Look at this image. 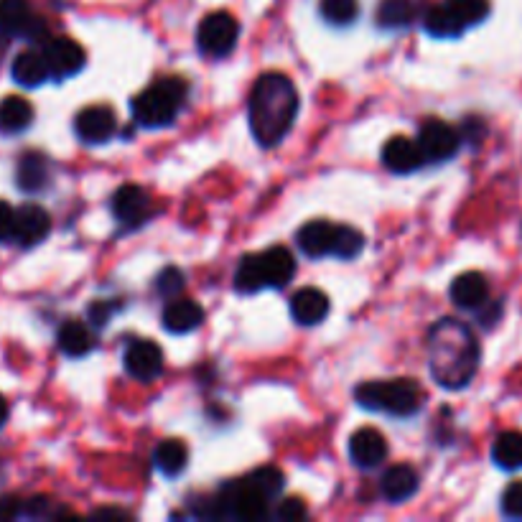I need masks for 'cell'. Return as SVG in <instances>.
Returning a JSON list of instances; mask_svg holds the SVG:
<instances>
[{
    "mask_svg": "<svg viewBox=\"0 0 522 522\" xmlns=\"http://www.w3.org/2000/svg\"><path fill=\"white\" fill-rule=\"evenodd\" d=\"M428 370L446 390L469 385L479 367V344L472 329L459 319H438L426 339Z\"/></svg>",
    "mask_w": 522,
    "mask_h": 522,
    "instance_id": "6da1fadb",
    "label": "cell"
},
{
    "mask_svg": "<svg viewBox=\"0 0 522 522\" xmlns=\"http://www.w3.org/2000/svg\"><path fill=\"white\" fill-rule=\"evenodd\" d=\"M298 90L293 79L281 72H268L255 82L250 92V130H253L255 141L265 148H273L283 141L296 123L298 115Z\"/></svg>",
    "mask_w": 522,
    "mask_h": 522,
    "instance_id": "7a4b0ae2",
    "label": "cell"
},
{
    "mask_svg": "<svg viewBox=\"0 0 522 522\" xmlns=\"http://www.w3.org/2000/svg\"><path fill=\"white\" fill-rule=\"evenodd\" d=\"M186 100V82L179 77H166L153 82L133 100V118L143 128H163L174 123Z\"/></svg>",
    "mask_w": 522,
    "mask_h": 522,
    "instance_id": "3957f363",
    "label": "cell"
},
{
    "mask_svg": "<svg viewBox=\"0 0 522 522\" xmlns=\"http://www.w3.org/2000/svg\"><path fill=\"white\" fill-rule=\"evenodd\" d=\"M357 403L367 410H382L390 416H413L423 403L421 385L410 377H395L388 382H365L357 388Z\"/></svg>",
    "mask_w": 522,
    "mask_h": 522,
    "instance_id": "277c9868",
    "label": "cell"
},
{
    "mask_svg": "<svg viewBox=\"0 0 522 522\" xmlns=\"http://www.w3.org/2000/svg\"><path fill=\"white\" fill-rule=\"evenodd\" d=\"M240 39V23L232 13L214 11L199 23L197 44L207 57H225L237 46Z\"/></svg>",
    "mask_w": 522,
    "mask_h": 522,
    "instance_id": "5b68a950",
    "label": "cell"
},
{
    "mask_svg": "<svg viewBox=\"0 0 522 522\" xmlns=\"http://www.w3.org/2000/svg\"><path fill=\"white\" fill-rule=\"evenodd\" d=\"M418 146H421L426 161H446L459 151L461 135L454 125L433 118L426 120L418 130Z\"/></svg>",
    "mask_w": 522,
    "mask_h": 522,
    "instance_id": "8992f818",
    "label": "cell"
},
{
    "mask_svg": "<svg viewBox=\"0 0 522 522\" xmlns=\"http://www.w3.org/2000/svg\"><path fill=\"white\" fill-rule=\"evenodd\" d=\"M115 128H118L115 113L105 105L85 107V110H79L77 118H74V133L79 135V141L90 143V146L110 141L115 135Z\"/></svg>",
    "mask_w": 522,
    "mask_h": 522,
    "instance_id": "52a82bcc",
    "label": "cell"
},
{
    "mask_svg": "<svg viewBox=\"0 0 522 522\" xmlns=\"http://www.w3.org/2000/svg\"><path fill=\"white\" fill-rule=\"evenodd\" d=\"M125 370L141 382H153L163 372V352L151 339H135L125 349Z\"/></svg>",
    "mask_w": 522,
    "mask_h": 522,
    "instance_id": "ba28073f",
    "label": "cell"
},
{
    "mask_svg": "<svg viewBox=\"0 0 522 522\" xmlns=\"http://www.w3.org/2000/svg\"><path fill=\"white\" fill-rule=\"evenodd\" d=\"M0 31L8 36L39 39L44 23L31 11L29 0H0Z\"/></svg>",
    "mask_w": 522,
    "mask_h": 522,
    "instance_id": "9c48e42d",
    "label": "cell"
},
{
    "mask_svg": "<svg viewBox=\"0 0 522 522\" xmlns=\"http://www.w3.org/2000/svg\"><path fill=\"white\" fill-rule=\"evenodd\" d=\"M44 57L46 62H49V69L54 77H72V74H77L87 62L85 49H82L77 41L67 39V36L46 41Z\"/></svg>",
    "mask_w": 522,
    "mask_h": 522,
    "instance_id": "30bf717a",
    "label": "cell"
},
{
    "mask_svg": "<svg viewBox=\"0 0 522 522\" xmlns=\"http://www.w3.org/2000/svg\"><path fill=\"white\" fill-rule=\"evenodd\" d=\"M51 230V217L39 204H23L16 212V227H13V240L23 247H34L46 240Z\"/></svg>",
    "mask_w": 522,
    "mask_h": 522,
    "instance_id": "8fae6325",
    "label": "cell"
},
{
    "mask_svg": "<svg viewBox=\"0 0 522 522\" xmlns=\"http://www.w3.org/2000/svg\"><path fill=\"white\" fill-rule=\"evenodd\" d=\"M113 214L123 225H141L143 219L151 214V197H148V191L138 184L120 186L113 194Z\"/></svg>",
    "mask_w": 522,
    "mask_h": 522,
    "instance_id": "7c38bea8",
    "label": "cell"
},
{
    "mask_svg": "<svg viewBox=\"0 0 522 522\" xmlns=\"http://www.w3.org/2000/svg\"><path fill=\"white\" fill-rule=\"evenodd\" d=\"M423 161H426V156H423L418 141H410L405 135H395L382 148V163L393 174H413V171L421 169Z\"/></svg>",
    "mask_w": 522,
    "mask_h": 522,
    "instance_id": "4fadbf2b",
    "label": "cell"
},
{
    "mask_svg": "<svg viewBox=\"0 0 522 522\" xmlns=\"http://www.w3.org/2000/svg\"><path fill=\"white\" fill-rule=\"evenodd\" d=\"M349 456L357 466H377L388 456V441L377 428H360L349 438Z\"/></svg>",
    "mask_w": 522,
    "mask_h": 522,
    "instance_id": "5bb4252c",
    "label": "cell"
},
{
    "mask_svg": "<svg viewBox=\"0 0 522 522\" xmlns=\"http://www.w3.org/2000/svg\"><path fill=\"white\" fill-rule=\"evenodd\" d=\"M298 247L304 250L309 258H324V255H334V240H337V225L326 222V219H314L306 222L296 235Z\"/></svg>",
    "mask_w": 522,
    "mask_h": 522,
    "instance_id": "9a60e30c",
    "label": "cell"
},
{
    "mask_svg": "<svg viewBox=\"0 0 522 522\" xmlns=\"http://www.w3.org/2000/svg\"><path fill=\"white\" fill-rule=\"evenodd\" d=\"M291 314L298 324L314 326L321 324L329 314V296L319 288H301L291 298Z\"/></svg>",
    "mask_w": 522,
    "mask_h": 522,
    "instance_id": "2e32d148",
    "label": "cell"
},
{
    "mask_svg": "<svg viewBox=\"0 0 522 522\" xmlns=\"http://www.w3.org/2000/svg\"><path fill=\"white\" fill-rule=\"evenodd\" d=\"M204 321V309L191 298H174L163 309V326L171 334H189L199 329Z\"/></svg>",
    "mask_w": 522,
    "mask_h": 522,
    "instance_id": "e0dca14e",
    "label": "cell"
},
{
    "mask_svg": "<svg viewBox=\"0 0 522 522\" xmlns=\"http://www.w3.org/2000/svg\"><path fill=\"white\" fill-rule=\"evenodd\" d=\"M418 484H421V477H418V472L413 469V466L395 464L390 466L388 472L382 474L380 489L382 494H385V500L405 502L418 492Z\"/></svg>",
    "mask_w": 522,
    "mask_h": 522,
    "instance_id": "ac0fdd59",
    "label": "cell"
},
{
    "mask_svg": "<svg viewBox=\"0 0 522 522\" xmlns=\"http://www.w3.org/2000/svg\"><path fill=\"white\" fill-rule=\"evenodd\" d=\"M451 301L461 309H479V306L487 304L489 296V283L482 273H461L451 283Z\"/></svg>",
    "mask_w": 522,
    "mask_h": 522,
    "instance_id": "d6986e66",
    "label": "cell"
},
{
    "mask_svg": "<svg viewBox=\"0 0 522 522\" xmlns=\"http://www.w3.org/2000/svg\"><path fill=\"white\" fill-rule=\"evenodd\" d=\"M260 260H263V273L268 288L288 286L291 278L296 276V260H293L288 247H268L265 253H260Z\"/></svg>",
    "mask_w": 522,
    "mask_h": 522,
    "instance_id": "ffe728a7",
    "label": "cell"
},
{
    "mask_svg": "<svg viewBox=\"0 0 522 522\" xmlns=\"http://www.w3.org/2000/svg\"><path fill=\"white\" fill-rule=\"evenodd\" d=\"M11 74L13 79H16L18 85L21 87H39L44 85L46 79H49L51 69H49V62H46L44 51H21L16 59H13L11 64Z\"/></svg>",
    "mask_w": 522,
    "mask_h": 522,
    "instance_id": "44dd1931",
    "label": "cell"
},
{
    "mask_svg": "<svg viewBox=\"0 0 522 522\" xmlns=\"http://www.w3.org/2000/svg\"><path fill=\"white\" fill-rule=\"evenodd\" d=\"M34 123V107L26 97H6L0 102V133H21Z\"/></svg>",
    "mask_w": 522,
    "mask_h": 522,
    "instance_id": "7402d4cb",
    "label": "cell"
},
{
    "mask_svg": "<svg viewBox=\"0 0 522 522\" xmlns=\"http://www.w3.org/2000/svg\"><path fill=\"white\" fill-rule=\"evenodd\" d=\"M16 181L26 194H36V191L46 189V184H49V161L41 153H26L18 163Z\"/></svg>",
    "mask_w": 522,
    "mask_h": 522,
    "instance_id": "603a6c76",
    "label": "cell"
},
{
    "mask_svg": "<svg viewBox=\"0 0 522 522\" xmlns=\"http://www.w3.org/2000/svg\"><path fill=\"white\" fill-rule=\"evenodd\" d=\"M57 342L67 357H85L95 349V337L82 321H64L57 334Z\"/></svg>",
    "mask_w": 522,
    "mask_h": 522,
    "instance_id": "cb8c5ba5",
    "label": "cell"
},
{
    "mask_svg": "<svg viewBox=\"0 0 522 522\" xmlns=\"http://www.w3.org/2000/svg\"><path fill=\"white\" fill-rule=\"evenodd\" d=\"M416 13V0H380V6H377V26L388 31L405 29V26L413 23Z\"/></svg>",
    "mask_w": 522,
    "mask_h": 522,
    "instance_id": "d4e9b609",
    "label": "cell"
},
{
    "mask_svg": "<svg viewBox=\"0 0 522 522\" xmlns=\"http://www.w3.org/2000/svg\"><path fill=\"white\" fill-rule=\"evenodd\" d=\"M153 461H156V466L166 477H176V474H181L186 469L189 449H186V444L179 441V438H169V441H161V444L156 446Z\"/></svg>",
    "mask_w": 522,
    "mask_h": 522,
    "instance_id": "484cf974",
    "label": "cell"
},
{
    "mask_svg": "<svg viewBox=\"0 0 522 522\" xmlns=\"http://www.w3.org/2000/svg\"><path fill=\"white\" fill-rule=\"evenodd\" d=\"M494 464L502 469H520L522 466V433L520 431H505L497 436L492 446Z\"/></svg>",
    "mask_w": 522,
    "mask_h": 522,
    "instance_id": "4316f807",
    "label": "cell"
},
{
    "mask_svg": "<svg viewBox=\"0 0 522 522\" xmlns=\"http://www.w3.org/2000/svg\"><path fill=\"white\" fill-rule=\"evenodd\" d=\"M235 288L240 293H258L260 288H268L265 283V273H263V260H260V253L245 255L237 265L235 273Z\"/></svg>",
    "mask_w": 522,
    "mask_h": 522,
    "instance_id": "83f0119b",
    "label": "cell"
},
{
    "mask_svg": "<svg viewBox=\"0 0 522 522\" xmlns=\"http://www.w3.org/2000/svg\"><path fill=\"white\" fill-rule=\"evenodd\" d=\"M426 31L431 36H438V39H449V36H459L464 31V26L451 13V8L446 3H441V6H433L426 13Z\"/></svg>",
    "mask_w": 522,
    "mask_h": 522,
    "instance_id": "f1b7e54d",
    "label": "cell"
},
{
    "mask_svg": "<svg viewBox=\"0 0 522 522\" xmlns=\"http://www.w3.org/2000/svg\"><path fill=\"white\" fill-rule=\"evenodd\" d=\"M446 6L459 18L464 29H472L489 16V0H446Z\"/></svg>",
    "mask_w": 522,
    "mask_h": 522,
    "instance_id": "f546056e",
    "label": "cell"
},
{
    "mask_svg": "<svg viewBox=\"0 0 522 522\" xmlns=\"http://www.w3.org/2000/svg\"><path fill=\"white\" fill-rule=\"evenodd\" d=\"M365 250V235L349 225H337V240H334V255L342 260H354Z\"/></svg>",
    "mask_w": 522,
    "mask_h": 522,
    "instance_id": "4dcf8cb0",
    "label": "cell"
},
{
    "mask_svg": "<svg viewBox=\"0 0 522 522\" xmlns=\"http://www.w3.org/2000/svg\"><path fill=\"white\" fill-rule=\"evenodd\" d=\"M319 11L334 26H347L360 13V3L357 0H321Z\"/></svg>",
    "mask_w": 522,
    "mask_h": 522,
    "instance_id": "1f68e13d",
    "label": "cell"
},
{
    "mask_svg": "<svg viewBox=\"0 0 522 522\" xmlns=\"http://www.w3.org/2000/svg\"><path fill=\"white\" fill-rule=\"evenodd\" d=\"M250 482L255 484V487L260 489V492L265 494V497H278V494L283 492V484H286V477L281 474V469H276V466H263V469H255L253 474H250Z\"/></svg>",
    "mask_w": 522,
    "mask_h": 522,
    "instance_id": "d6a6232c",
    "label": "cell"
},
{
    "mask_svg": "<svg viewBox=\"0 0 522 522\" xmlns=\"http://www.w3.org/2000/svg\"><path fill=\"white\" fill-rule=\"evenodd\" d=\"M156 288L161 291V296L166 298H176L181 291H184V273L179 268H166L158 273Z\"/></svg>",
    "mask_w": 522,
    "mask_h": 522,
    "instance_id": "836d02e7",
    "label": "cell"
},
{
    "mask_svg": "<svg viewBox=\"0 0 522 522\" xmlns=\"http://www.w3.org/2000/svg\"><path fill=\"white\" fill-rule=\"evenodd\" d=\"M502 512L507 517L522 520V482H512L510 487L502 492Z\"/></svg>",
    "mask_w": 522,
    "mask_h": 522,
    "instance_id": "e575fe53",
    "label": "cell"
},
{
    "mask_svg": "<svg viewBox=\"0 0 522 522\" xmlns=\"http://www.w3.org/2000/svg\"><path fill=\"white\" fill-rule=\"evenodd\" d=\"M309 515V510H306V505L301 500H296V497H291V500L281 502V507H278L276 517L283 522H296V520H304V517Z\"/></svg>",
    "mask_w": 522,
    "mask_h": 522,
    "instance_id": "d590c367",
    "label": "cell"
},
{
    "mask_svg": "<svg viewBox=\"0 0 522 522\" xmlns=\"http://www.w3.org/2000/svg\"><path fill=\"white\" fill-rule=\"evenodd\" d=\"M115 309H118V304H113V301H95V304L87 309V314H90V321L95 326H105L107 321L113 319Z\"/></svg>",
    "mask_w": 522,
    "mask_h": 522,
    "instance_id": "8d00e7d4",
    "label": "cell"
},
{
    "mask_svg": "<svg viewBox=\"0 0 522 522\" xmlns=\"http://www.w3.org/2000/svg\"><path fill=\"white\" fill-rule=\"evenodd\" d=\"M13 227H16V209L0 199V242L13 240Z\"/></svg>",
    "mask_w": 522,
    "mask_h": 522,
    "instance_id": "74e56055",
    "label": "cell"
},
{
    "mask_svg": "<svg viewBox=\"0 0 522 522\" xmlns=\"http://www.w3.org/2000/svg\"><path fill=\"white\" fill-rule=\"evenodd\" d=\"M18 515H23V502L18 500L16 494L0 497V520H16Z\"/></svg>",
    "mask_w": 522,
    "mask_h": 522,
    "instance_id": "f35d334b",
    "label": "cell"
},
{
    "mask_svg": "<svg viewBox=\"0 0 522 522\" xmlns=\"http://www.w3.org/2000/svg\"><path fill=\"white\" fill-rule=\"evenodd\" d=\"M49 507H51V502L46 500V497H34V500L23 502V515L44 517V515H49Z\"/></svg>",
    "mask_w": 522,
    "mask_h": 522,
    "instance_id": "ab89813d",
    "label": "cell"
},
{
    "mask_svg": "<svg viewBox=\"0 0 522 522\" xmlns=\"http://www.w3.org/2000/svg\"><path fill=\"white\" fill-rule=\"evenodd\" d=\"M8 421V403L3 400V395H0V426Z\"/></svg>",
    "mask_w": 522,
    "mask_h": 522,
    "instance_id": "60d3db41",
    "label": "cell"
}]
</instances>
